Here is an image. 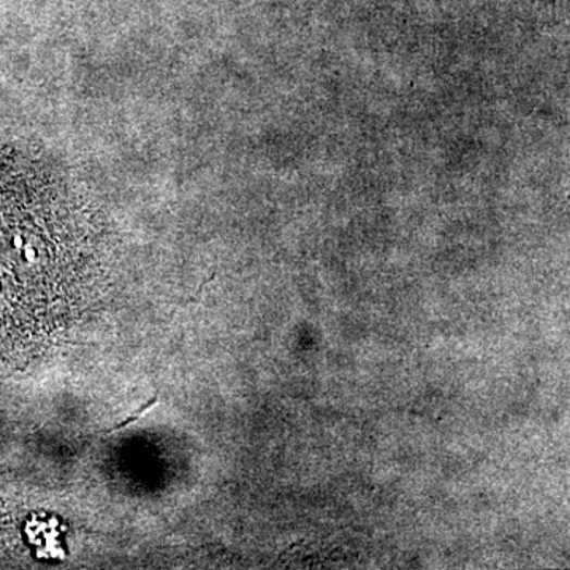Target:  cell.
Returning a JSON list of instances; mask_svg holds the SVG:
<instances>
[{"label": "cell", "mask_w": 570, "mask_h": 570, "mask_svg": "<svg viewBox=\"0 0 570 570\" xmlns=\"http://www.w3.org/2000/svg\"><path fill=\"white\" fill-rule=\"evenodd\" d=\"M159 396L156 395L154 398L149 399L146 405H142L140 409L137 410V412L134 413V416L127 417V419L124 420V422H121L120 425H116L114 428H111V430L107 431V434L114 433V431L123 430V428L131 425V423L137 422L138 419L142 416V413L146 412L151 406L158 405Z\"/></svg>", "instance_id": "1"}]
</instances>
